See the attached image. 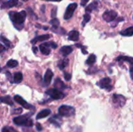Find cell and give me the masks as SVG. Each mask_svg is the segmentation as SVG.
Masks as SVG:
<instances>
[{
  "label": "cell",
  "instance_id": "cell-30",
  "mask_svg": "<svg viewBox=\"0 0 133 132\" xmlns=\"http://www.w3.org/2000/svg\"><path fill=\"white\" fill-rule=\"evenodd\" d=\"M49 122L51 123V124H55V126H57V127H58V128L60 127V123H58V122L56 121V119H55L54 117L49 119Z\"/></svg>",
  "mask_w": 133,
  "mask_h": 132
},
{
  "label": "cell",
  "instance_id": "cell-31",
  "mask_svg": "<svg viewBox=\"0 0 133 132\" xmlns=\"http://www.w3.org/2000/svg\"><path fill=\"white\" fill-rule=\"evenodd\" d=\"M57 15V7H54L51 10V16L52 17V19L55 18Z\"/></svg>",
  "mask_w": 133,
  "mask_h": 132
},
{
  "label": "cell",
  "instance_id": "cell-10",
  "mask_svg": "<svg viewBox=\"0 0 133 132\" xmlns=\"http://www.w3.org/2000/svg\"><path fill=\"white\" fill-rule=\"evenodd\" d=\"M19 3L18 0H8L6 2H4L2 4H1V9H10L12 8Z\"/></svg>",
  "mask_w": 133,
  "mask_h": 132
},
{
  "label": "cell",
  "instance_id": "cell-14",
  "mask_svg": "<svg viewBox=\"0 0 133 132\" xmlns=\"http://www.w3.org/2000/svg\"><path fill=\"white\" fill-rule=\"evenodd\" d=\"M50 38V35L49 34H44V35H41V36H38V37H34L32 40H31V43L33 44H36L37 42L38 41H44V40H47Z\"/></svg>",
  "mask_w": 133,
  "mask_h": 132
},
{
  "label": "cell",
  "instance_id": "cell-34",
  "mask_svg": "<svg viewBox=\"0 0 133 132\" xmlns=\"http://www.w3.org/2000/svg\"><path fill=\"white\" fill-rule=\"evenodd\" d=\"M11 128H8V127H5V128H2V132H11Z\"/></svg>",
  "mask_w": 133,
  "mask_h": 132
},
{
  "label": "cell",
  "instance_id": "cell-19",
  "mask_svg": "<svg viewBox=\"0 0 133 132\" xmlns=\"http://www.w3.org/2000/svg\"><path fill=\"white\" fill-rule=\"evenodd\" d=\"M0 102L1 103H6L8 105H10V106H13V102H12V100L11 99L10 96H3V97H0Z\"/></svg>",
  "mask_w": 133,
  "mask_h": 132
},
{
  "label": "cell",
  "instance_id": "cell-13",
  "mask_svg": "<svg viewBox=\"0 0 133 132\" xmlns=\"http://www.w3.org/2000/svg\"><path fill=\"white\" fill-rule=\"evenodd\" d=\"M52 77H53V72L51 69H47L45 74H44V82L48 85L51 82V79H52Z\"/></svg>",
  "mask_w": 133,
  "mask_h": 132
},
{
  "label": "cell",
  "instance_id": "cell-36",
  "mask_svg": "<svg viewBox=\"0 0 133 132\" xmlns=\"http://www.w3.org/2000/svg\"><path fill=\"white\" fill-rule=\"evenodd\" d=\"M5 51V47L3 46L2 44H0V53H2V52H3Z\"/></svg>",
  "mask_w": 133,
  "mask_h": 132
},
{
  "label": "cell",
  "instance_id": "cell-39",
  "mask_svg": "<svg viewBox=\"0 0 133 132\" xmlns=\"http://www.w3.org/2000/svg\"><path fill=\"white\" fill-rule=\"evenodd\" d=\"M33 51H34V53H37V47H33Z\"/></svg>",
  "mask_w": 133,
  "mask_h": 132
},
{
  "label": "cell",
  "instance_id": "cell-4",
  "mask_svg": "<svg viewBox=\"0 0 133 132\" xmlns=\"http://www.w3.org/2000/svg\"><path fill=\"white\" fill-rule=\"evenodd\" d=\"M46 94L50 96V97L53 100H60L64 98L65 95L62 92L57 89H50L46 91Z\"/></svg>",
  "mask_w": 133,
  "mask_h": 132
},
{
  "label": "cell",
  "instance_id": "cell-22",
  "mask_svg": "<svg viewBox=\"0 0 133 132\" xmlns=\"http://www.w3.org/2000/svg\"><path fill=\"white\" fill-rule=\"evenodd\" d=\"M23 80V75L21 72H16L13 75V82L19 83Z\"/></svg>",
  "mask_w": 133,
  "mask_h": 132
},
{
  "label": "cell",
  "instance_id": "cell-29",
  "mask_svg": "<svg viewBox=\"0 0 133 132\" xmlns=\"http://www.w3.org/2000/svg\"><path fill=\"white\" fill-rule=\"evenodd\" d=\"M0 40L5 44V45L7 47H10V41H9V40H7L6 38H5V37H2V36H0Z\"/></svg>",
  "mask_w": 133,
  "mask_h": 132
},
{
  "label": "cell",
  "instance_id": "cell-27",
  "mask_svg": "<svg viewBox=\"0 0 133 132\" xmlns=\"http://www.w3.org/2000/svg\"><path fill=\"white\" fill-rule=\"evenodd\" d=\"M90 20V15L89 13H86V14L83 16V20L82 26H84Z\"/></svg>",
  "mask_w": 133,
  "mask_h": 132
},
{
  "label": "cell",
  "instance_id": "cell-41",
  "mask_svg": "<svg viewBox=\"0 0 133 132\" xmlns=\"http://www.w3.org/2000/svg\"><path fill=\"white\" fill-rule=\"evenodd\" d=\"M43 29L45 30H47L48 29V26H44V27H43Z\"/></svg>",
  "mask_w": 133,
  "mask_h": 132
},
{
  "label": "cell",
  "instance_id": "cell-17",
  "mask_svg": "<svg viewBox=\"0 0 133 132\" xmlns=\"http://www.w3.org/2000/svg\"><path fill=\"white\" fill-rule=\"evenodd\" d=\"M55 89L60 90V89H66L67 86L64 84V82L60 79H57L55 82V84H54Z\"/></svg>",
  "mask_w": 133,
  "mask_h": 132
},
{
  "label": "cell",
  "instance_id": "cell-44",
  "mask_svg": "<svg viewBox=\"0 0 133 132\" xmlns=\"http://www.w3.org/2000/svg\"><path fill=\"white\" fill-rule=\"evenodd\" d=\"M1 71H2V68H1V67H0V72H1Z\"/></svg>",
  "mask_w": 133,
  "mask_h": 132
},
{
  "label": "cell",
  "instance_id": "cell-7",
  "mask_svg": "<svg viewBox=\"0 0 133 132\" xmlns=\"http://www.w3.org/2000/svg\"><path fill=\"white\" fill-rule=\"evenodd\" d=\"M78 5L76 2L71 3L68 5V7L66 8V10L64 14V19H69L70 18H72V16H73V13L76 10V9L77 8Z\"/></svg>",
  "mask_w": 133,
  "mask_h": 132
},
{
  "label": "cell",
  "instance_id": "cell-24",
  "mask_svg": "<svg viewBox=\"0 0 133 132\" xmlns=\"http://www.w3.org/2000/svg\"><path fill=\"white\" fill-rule=\"evenodd\" d=\"M18 65V61L16 60L11 59L7 62V66L9 68H16Z\"/></svg>",
  "mask_w": 133,
  "mask_h": 132
},
{
  "label": "cell",
  "instance_id": "cell-23",
  "mask_svg": "<svg viewBox=\"0 0 133 132\" xmlns=\"http://www.w3.org/2000/svg\"><path fill=\"white\" fill-rule=\"evenodd\" d=\"M96 59H97L96 55H95V54H91V55L88 58V59L87 60L86 63H87V65H93L95 63Z\"/></svg>",
  "mask_w": 133,
  "mask_h": 132
},
{
  "label": "cell",
  "instance_id": "cell-43",
  "mask_svg": "<svg viewBox=\"0 0 133 132\" xmlns=\"http://www.w3.org/2000/svg\"><path fill=\"white\" fill-rule=\"evenodd\" d=\"M22 1H23V2H26V1H28V0H22Z\"/></svg>",
  "mask_w": 133,
  "mask_h": 132
},
{
  "label": "cell",
  "instance_id": "cell-35",
  "mask_svg": "<svg viewBox=\"0 0 133 132\" xmlns=\"http://www.w3.org/2000/svg\"><path fill=\"white\" fill-rule=\"evenodd\" d=\"M37 126H36V128H37V130L38 131H42V127H41V125L39 124V123H37V124H36Z\"/></svg>",
  "mask_w": 133,
  "mask_h": 132
},
{
  "label": "cell",
  "instance_id": "cell-21",
  "mask_svg": "<svg viewBox=\"0 0 133 132\" xmlns=\"http://www.w3.org/2000/svg\"><path fill=\"white\" fill-rule=\"evenodd\" d=\"M39 48H40L41 52L43 54H44V55H48V54H50V52H51L50 48L48 47L47 46H45L44 44H41L39 46Z\"/></svg>",
  "mask_w": 133,
  "mask_h": 132
},
{
  "label": "cell",
  "instance_id": "cell-5",
  "mask_svg": "<svg viewBox=\"0 0 133 132\" xmlns=\"http://www.w3.org/2000/svg\"><path fill=\"white\" fill-rule=\"evenodd\" d=\"M112 100H113V103L116 107H122L126 103L125 97L119 94H114L112 96Z\"/></svg>",
  "mask_w": 133,
  "mask_h": 132
},
{
  "label": "cell",
  "instance_id": "cell-20",
  "mask_svg": "<svg viewBox=\"0 0 133 132\" xmlns=\"http://www.w3.org/2000/svg\"><path fill=\"white\" fill-rule=\"evenodd\" d=\"M116 61H128L130 64L133 65V58L132 57H129V56H118L116 58Z\"/></svg>",
  "mask_w": 133,
  "mask_h": 132
},
{
  "label": "cell",
  "instance_id": "cell-15",
  "mask_svg": "<svg viewBox=\"0 0 133 132\" xmlns=\"http://www.w3.org/2000/svg\"><path fill=\"white\" fill-rule=\"evenodd\" d=\"M72 51V47L71 46H64L60 49V53L64 56L66 57Z\"/></svg>",
  "mask_w": 133,
  "mask_h": 132
},
{
  "label": "cell",
  "instance_id": "cell-38",
  "mask_svg": "<svg viewBox=\"0 0 133 132\" xmlns=\"http://www.w3.org/2000/svg\"><path fill=\"white\" fill-rule=\"evenodd\" d=\"M129 72H130V76H131V79H133V65L131 67V68H130Z\"/></svg>",
  "mask_w": 133,
  "mask_h": 132
},
{
  "label": "cell",
  "instance_id": "cell-6",
  "mask_svg": "<svg viewBox=\"0 0 133 132\" xmlns=\"http://www.w3.org/2000/svg\"><path fill=\"white\" fill-rule=\"evenodd\" d=\"M117 16H118V13L115 10H107L104 12L102 16L104 20L108 23L114 21L117 18Z\"/></svg>",
  "mask_w": 133,
  "mask_h": 132
},
{
  "label": "cell",
  "instance_id": "cell-25",
  "mask_svg": "<svg viewBox=\"0 0 133 132\" xmlns=\"http://www.w3.org/2000/svg\"><path fill=\"white\" fill-rule=\"evenodd\" d=\"M68 64H69V59L65 58V59H63V60L60 62V64L58 65V67H59L60 69H64V68L68 65Z\"/></svg>",
  "mask_w": 133,
  "mask_h": 132
},
{
  "label": "cell",
  "instance_id": "cell-11",
  "mask_svg": "<svg viewBox=\"0 0 133 132\" xmlns=\"http://www.w3.org/2000/svg\"><path fill=\"white\" fill-rule=\"evenodd\" d=\"M100 5V2L98 0H95L93 2H91L88 6L86 7V12L87 13H90L91 12H93L94 10H96L98 9Z\"/></svg>",
  "mask_w": 133,
  "mask_h": 132
},
{
  "label": "cell",
  "instance_id": "cell-32",
  "mask_svg": "<svg viewBox=\"0 0 133 132\" xmlns=\"http://www.w3.org/2000/svg\"><path fill=\"white\" fill-rule=\"evenodd\" d=\"M64 77H65V79L66 81H69L71 79V78H72V75H71V74H69L68 72H65L64 73Z\"/></svg>",
  "mask_w": 133,
  "mask_h": 132
},
{
  "label": "cell",
  "instance_id": "cell-42",
  "mask_svg": "<svg viewBox=\"0 0 133 132\" xmlns=\"http://www.w3.org/2000/svg\"><path fill=\"white\" fill-rule=\"evenodd\" d=\"M3 2H4V0H0V4H1V3L2 4Z\"/></svg>",
  "mask_w": 133,
  "mask_h": 132
},
{
  "label": "cell",
  "instance_id": "cell-18",
  "mask_svg": "<svg viewBox=\"0 0 133 132\" xmlns=\"http://www.w3.org/2000/svg\"><path fill=\"white\" fill-rule=\"evenodd\" d=\"M120 34L124 37H131L133 35V26H130L120 32Z\"/></svg>",
  "mask_w": 133,
  "mask_h": 132
},
{
  "label": "cell",
  "instance_id": "cell-1",
  "mask_svg": "<svg viewBox=\"0 0 133 132\" xmlns=\"http://www.w3.org/2000/svg\"><path fill=\"white\" fill-rule=\"evenodd\" d=\"M9 19L12 22L14 26L19 30H22V28L23 27V23H24V21L26 19V12L24 10H23L19 12L10 11L9 12Z\"/></svg>",
  "mask_w": 133,
  "mask_h": 132
},
{
  "label": "cell",
  "instance_id": "cell-40",
  "mask_svg": "<svg viewBox=\"0 0 133 132\" xmlns=\"http://www.w3.org/2000/svg\"><path fill=\"white\" fill-rule=\"evenodd\" d=\"M43 1H48V2H61L62 0H43Z\"/></svg>",
  "mask_w": 133,
  "mask_h": 132
},
{
  "label": "cell",
  "instance_id": "cell-2",
  "mask_svg": "<svg viewBox=\"0 0 133 132\" xmlns=\"http://www.w3.org/2000/svg\"><path fill=\"white\" fill-rule=\"evenodd\" d=\"M13 122L16 125L20 126H26V127H32L33 126V121L30 118L28 117L27 115H23V116H18L13 118Z\"/></svg>",
  "mask_w": 133,
  "mask_h": 132
},
{
  "label": "cell",
  "instance_id": "cell-8",
  "mask_svg": "<svg viewBox=\"0 0 133 132\" xmlns=\"http://www.w3.org/2000/svg\"><path fill=\"white\" fill-rule=\"evenodd\" d=\"M97 86H100L101 89H107L108 91H110L112 89L111 79L110 78H104L100 80V82L97 83Z\"/></svg>",
  "mask_w": 133,
  "mask_h": 132
},
{
  "label": "cell",
  "instance_id": "cell-37",
  "mask_svg": "<svg viewBox=\"0 0 133 132\" xmlns=\"http://www.w3.org/2000/svg\"><path fill=\"white\" fill-rule=\"evenodd\" d=\"M88 2H89V0H81V5L82 6H85Z\"/></svg>",
  "mask_w": 133,
  "mask_h": 132
},
{
  "label": "cell",
  "instance_id": "cell-16",
  "mask_svg": "<svg viewBox=\"0 0 133 132\" xmlns=\"http://www.w3.org/2000/svg\"><path fill=\"white\" fill-rule=\"evenodd\" d=\"M79 33L77 30H72L69 33V40L72 41H77L79 40Z\"/></svg>",
  "mask_w": 133,
  "mask_h": 132
},
{
  "label": "cell",
  "instance_id": "cell-26",
  "mask_svg": "<svg viewBox=\"0 0 133 132\" xmlns=\"http://www.w3.org/2000/svg\"><path fill=\"white\" fill-rule=\"evenodd\" d=\"M50 23L52 25V28H58L59 26V20L57 18H54L50 21Z\"/></svg>",
  "mask_w": 133,
  "mask_h": 132
},
{
  "label": "cell",
  "instance_id": "cell-9",
  "mask_svg": "<svg viewBox=\"0 0 133 132\" xmlns=\"http://www.w3.org/2000/svg\"><path fill=\"white\" fill-rule=\"evenodd\" d=\"M14 100H15L17 103H19V105H21L23 107H24V108H26V109H28V110L34 109V106H32V105L29 104L28 103H26L20 96H18V95L15 96H14Z\"/></svg>",
  "mask_w": 133,
  "mask_h": 132
},
{
  "label": "cell",
  "instance_id": "cell-45",
  "mask_svg": "<svg viewBox=\"0 0 133 132\" xmlns=\"http://www.w3.org/2000/svg\"><path fill=\"white\" fill-rule=\"evenodd\" d=\"M132 19H133V16H132Z\"/></svg>",
  "mask_w": 133,
  "mask_h": 132
},
{
  "label": "cell",
  "instance_id": "cell-12",
  "mask_svg": "<svg viewBox=\"0 0 133 132\" xmlns=\"http://www.w3.org/2000/svg\"><path fill=\"white\" fill-rule=\"evenodd\" d=\"M51 110L49 109H44L41 111H40L37 115L36 116V119L37 120H40V119H42V118H44V117H47L48 116H49L51 114Z\"/></svg>",
  "mask_w": 133,
  "mask_h": 132
},
{
  "label": "cell",
  "instance_id": "cell-3",
  "mask_svg": "<svg viewBox=\"0 0 133 132\" xmlns=\"http://www.w3.org/2000/svg\"><path fill=\"white\" fill-rule=\"evenodd\" d=\"M76 110L72 106L62 105L58 108V114L61 117H72L75 114Z\"/></svg>",
  "mask_w": 133,
  "mask_h": 132
},
{
  "label": "cell",
  "instance_id": "cell-28",
  "mask_svg": "<svg viewBox=\"0 0 133 132\" xmlns=\"http://www.w3.org/2000/svg\"><path fill=\"white\" fill-rule=\"evenodd\" d=\"M44 44L45 46H47L48 47H49V48L51 47L53 49H55L57 47V44L55 42H52V41H51V42H45V43H44Z\"/></svg>",
  "mask_w": 133,
  "mask_h": 132
},
{
  "label": "cell",
  "instance_id": "cell-33",
  "mask_svg": "<svg viewBox=\"0 0 133 132\" xmlns=\"http://www.w3.org/2000/svg\"><path fill=\"white\" fill-rule=\"evenodd\" d=\"M22 109L21 108H18V109H16V110H13L12 112V114H21L22 113Z\"/></svg>",
  "mask_w": 133,
  "mask_h": 132
}]
</instances>
